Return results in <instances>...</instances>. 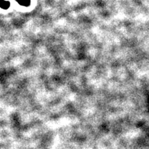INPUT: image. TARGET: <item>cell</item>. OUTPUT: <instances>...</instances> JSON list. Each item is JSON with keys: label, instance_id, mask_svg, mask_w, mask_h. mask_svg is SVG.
I'll return each mask as SVG.
<instances>
[{"label": "cell", "instance_id": "1", "mask_svg": "<svg viewBox=\"0 0 149 149\" xmlns=\"http://www.w3.org/2000/svg\"><path fill=\"white\" fill-rule=\"evenodd\" d=\"M10 3L8 1L5 0H0V8L3 9H8L10 7Z\"/></svg>", "mask_w": 149, "mask_h": 149}, {"label": "cell", "instance_id": "3", "mask_svg": "<svg viewBox=\"0 0 149 149\" xmlns=\"http://www.w3.org/2000/svg\"><path fill=\"white\" fill-rule=\"evenodd\" d=\"M16 1H17V0H16Z\"/></svg>", "mask_w": 149, "mask_h": 149}, {"label": "cell", "instance_id": "2", "mask_svg": "<svg viewBox=\"0 0 149 149\" xmlns=\"http://www.w3.org/2000/svg\"><path fill=\"white\" fill-rule=\"evenodd\" d=\"M17 2L24 6H29L31 3V0H17Z\"/></svg>", "mask_w": 149, "mask_h": 149}]
</instances>
